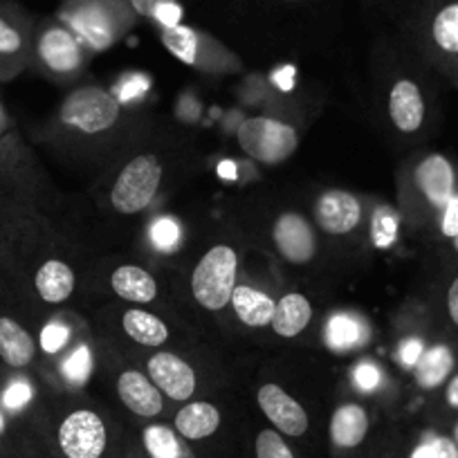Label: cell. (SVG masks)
<instances>
[{"label":"cell","mask_w":458,"mask_h":458,"mask_svg":"<svg viewBox=\"0 0 458 458\" xmlns=\"http://www.w3.org/2000/svg\"><path fill=\"white\" fill-rule=\"evenodd\" d=\"M135 16L129 0H65L61 7L65 28L95 50H104L117 41Z\"/></svg>","instance_id":"cell-1"},{"label":"cell","mask_w":458,"mask_h":458,"mask_svg":"<svg viewBox=\"0 0 458 458\" xmlns=\"http://www.w3.org/2000/svg\"><path fill=\"white\" fill-rule=\"evenodd\" d=\"M236 267L239 259L229 245L211 248L191 276V293L196 301L207 310H220L227 306L236 288Z\"/></svg>","instance_id":"cell-2"},{"label":"cell","mask_w":458,"mask_h":458,"mask_svg":"<svg viewBox=\"0 0 458 458\" xmlns=\"http://www.w3.org/2000/svg\"><path fill=\"white\" fill-rule=\"evenodd\" d=\"M55 447L61 458H108V425L92 409H74L56 425Z\"/></svg>","instance_id":"cell-3"},{"label":"cell","mask_w":458,"mask_h":458,"mask_svg":"<svg viewBox=\"0 0 458 458\" xmlns=\"http://www.w3.org/2000/svg\"><path fill=\"white\" fill-rule=\"evenodd\" d=\"M120 99L108 90L88 86L70 92L61 106V122L65 126L79 129L81 133H104L120 117Z\"/></svg>","instance_id":"cell-4"},{"label":"cell","mask_w":458,"mask_h":458,"mask_svg":"<svg viewBox=\"0 0 458 458\" xmlns=\"http://www.w3.org/2000/svg\"><path fill=\"white\" fill-rule=\"evenodd\" d=\"M236 138L241 148L263 165H279L288 160L299 147L297 131L270 117H252L243 122Z\"/></svg>","instance_id":"cell-5"},{"label":"cell","mask_w":458,"mask_h":458,"mask_svg":"<svg viewBox=\"0 0 458 458\" xmlns=\"http://www.w3.org/2000/svg\"><path fill=\"white\" fill-rule=\"evenodd\" d=\"M162 180V166L156 156H140L131 160L117 175L110 200L120 214H138L156 198Z\"/></svg>","instance_id":"cell-6"},{"label":"cell","mask_w":458,"mask_h":458,"mask_svg":"<svg viewBox=\"0 0 458 458\" xmlns=\"http://www.w3.org/2000/svg\"><path fill=\"white\" fill-rule=\"evenodd\" d=\"M32 52L56 74L74 72L83 61L79 38L64 23H43L32 37Z\"/></svg>","instance_id":"cell-7"},{"label":"cell","mask_w":458,"mask_h":458,"mask_svg":"<svg viewBox=\"0 0 458 458\" xmlns=\"http://www.w3.org/2000/svg\"><path fill=\"white\" fill-rule=\"evenodd\" d=\"M413 182H416L418 193L425 198L427 205L438 211L443 218V211L447 209L449 202L458 196V171L449 157L440 153L422 157L413 169Z\"/></svg>","instance_id":"cell-8"},{"label":"cell","mask_w":458,"mask_h":458,"mask_svg":"<svg viewBox=\"0 0 458 458\" xmlns=\"http://www.w3.org/2000/svg\"><path fill=\"white\" fill-rule=\"evenodd\" d=\"M34 30L23 12L0 0V77H10L21 68L32 47Z\"/></svg>","instance_id":"cell-9"},{"label":"cell","mask_w":458,"mask_h":458,"mask_svg":"<svg viewBox=\"0 0 458 458\" xmlns=\"http://www.w3.org/2000/svg\"><path fill=\"white\" fill-rule=\"evenodd\" d=\"M422 32L431 50L458 70V0H427Z\"/></svg>","instance_id":"cell-10"},{"label":"cell","mask_w":458,"mask_h":458,"mask_svg":"<svg viewBox=\"0 0 458 458\" xmlns=\"http://www.w3.org/2000/svg\"><path fill=\"white\" fill-rule=\"evenodd\" d=\"M259 407L272 427L288 438H301L310 429L306 409L279 385H263L259 389Z\"/></svg>","instance_id":"cell-11"},{"label":"cell","mask_w":458,"mask_h":458,"mask_svg":"<svg viewBox=\"0 0 458 458\" xmlns=\"http://www.w3.org/2000/svg\"><path fill=\"white\" fill-rule=\"evenodd\" d=\"M148 377L162 394L169 395L175 403L191 398L198 386L193 369L174 353L153 355L148 360Z\"/></svg>","instance_id":"cell-12"},{"label":"cell","mask_w":458,"mask_h":458,"mask_svg":"<svg viewBox=\"0 0 458 458\" xmlns=\"http://www.w3.org/2000/svg\"><path fill=\"white\" fill-rule=\"evenodd\" d=\"M272 236H275L276 250H279V254L285 261L301 266V263L312 261V257H315V232L299 214L281 216L276 220Z\"/></svg>","instance_id":"cell-13"},{"label":"cell","mask_w":458,"mask_h":458,"mask_svg":"<svg viewBox=\"0 0 458 458\" xmlns=\"http://www.w3.org/2000/svg\"><path fill=\"white\" fill-rule=\"evenodd\" d=\"M317 225L326 234H349L360 225L362 207L349 191H328L315 205Z\"/></svg>","instance_id":"cell-14"},{"label":"cell","mask_w":458,"mask_h":458,"mask_svg":"<svg viewBox=\"0 0 458 458\" xmlns=\"http://www.w3.org/2000/svg\"><path fill=\"white\" fill-rule=\"evenodd\" d=\"M389 114L400 133L413 135L427 120V104L420 86L411 79H400L389 92Z\"/></svg>","instance_id":"cell-15"},{"label":"cell","mask_w":458,"mask_h":458,"mask_svg":"<svg viewBox=\"0 0 458 458\" xmlns=\"http://www.w3.org/2000/svg\"><path fill=\"white\" fill-rule=\"evenodd\" d=\"M330 443L337 452H355L364 445L369 431H371V418L362 404H342L330 416Z\"/></svg>","instance_id":"cell-16"},{"label":"cell","mask_w":458,"mask_h":458,"mask_svg":"<svg viewBox=\"0 0 458 458\" xmlns=\"http://www.w3.org/2000/svg\"><path fill=\"white\" fill-rule=\"evenodd\" d=\"M37 358V342L19 319L0 315V362L12 371H23Z\"/></svg>","instance_id":"cell-17"},{"label":"cell","mask_w":458,"mask_h":458,"mask_svg":"<svg viewBox=\"0 0 458 458\" xmlns=\"http://www.w3.org/2000/svg\"><path fill=\"white\" fill-rule=\"evenodd\" d=\"M117 394L129 411L140 418H156L165 409L162 391L140 371H124L117 380Z\"/></svg>","instance_id":"cell-18"},{"label":"cell","mask_w":458,"mask_h":458,"mask_svg":"<svg viewBox=\"0 0 458 458\" xmlns=\"http://www.w3.org/2000/svg\"><path fill=\"white\" fill-rule=\"evenodd\" d=\"M34 290H37L38 299L50 306L68 301L70 294L74 290V272L68 263L56 261V259H47L38 266L34 272Z\"/></svg>","instance_id":"cell-19"},{"label":"cell","mask_w":458,"mask_h":458,"mask_svg":"<svg viewBox=\"0 0 458 458\" xmlns=\"http://www.w3.org/2000/svg\"><path fill=\"white\" fill-rule=\"evenodd\" d=\"M174 429L187 443L207 440L220 429V411L211 403H189L175 413Z\"/></svg>","instance_id":"cell-20"},{"label":"cell","mask_w":458,"mask_h":458,"mask_svg":"<svg viewBox=\"0 0 458 458\" xmlns=\"http://www.w3.org/2000/svg\"><path fill=\"white\" fill-rule=\"evenodd\" d=\"M413 369H416L418 386L438 389L456 373V355L447 344H431Z\"/></svg>","instance_id":"cell-21"},{"label":"cell","mask_w":458,"mask_h":458,"mask_svg":"<svg viewBox=\"0 0 458 458\" xmlns=\"http://www.w3.org/2000/svg\"><path fill=\"white\" fill-rule=\"evenodd\" d=\"M110 285L117 297L135 303H151L157 297V284L147 270L138 266H122L110 276Z\"/></svg>","instance_id":"cell-22"},{"label":"cell","mask_w":458,"mask_h":458,"mask_svg":"<svg viewBox=\"0 0 458 458\" xmlns=\"http://www.w3.org/2000/svg\"><path fill=\"white\" fill-rule=\"evenodd\" d=\"M312 319V306L303 294H285L279 299L275 306V315H272V328L281 337H294L301 333Z\"/></svg>","instance_id":"cell-23"},{"label":"cell","mask_w":458,"mask_h":458,"mask_svg":"<svg viewBox=\"0 0 458 458\" xmlns=\"http://www.w3.org/2000/svg\"><path fill=\"white\" fill-rule=\"evenodd\" d=\"M232 306H234L236 315L243 324L259 328V326L270 324L276 301H272L267 294L259 293V290L248 288V285H236L234 293H232Z\"/></svg>","instance_id":"cell-24"},{"label":"cell","mask_w":458,"mask_h":458,"mask_svg":"<svg viewBox=\"0 0 458 458\" xmlns=\"http://www.w3.org/2000/svg\"><path fill=\"white\" fill-rule=\"evenodd\" d=\"M142 445L148 458H189L182 436L169 425H148L142 431Z\"/></svg>","instance_id":"cell-25"},{"label":"cell","mask_w":458,"mask_h":458,"mask_svg":"<svg viewBox=\"0 0 458 458\" xmlns=\"http://www.w3.org/2000/svg\"><path fill=\"white\" fill-rule=\"evenodd\" d=\"M124 330L142 346H162L169 339V328L160 317L144 310H129L124 315Z\"/></svg>","instance_id":"cell-26"},{"label":"cell","mask_w":458,"mask_h":458,"mask_svg":"<svg viewBox=\"0 0 458 458\" xmlns=\"http://www.w3.org/2000/svg\"><path fill=\"white\" fill-rule=\"evenodd\" d=\"M367 339V326L353 315H335L326 326V344L333 351H351Z\"/></svg>","instance_id":"cell-27"},{"label":"cell","mask_w":458,"mask_h":458,"mask_svg":"<svg viewBox=\"0 0 458 458\" xmlns=\"http://www.w3.org/2000/svg\"><path fill=\"white\" fill-rule=\"evenodd\" d=\"M160 41L175 59H180L187 65L196 64L198 55H200V32L193 28H187L182 23L174 25V28H162Z\"/></svg>","instance_id":"cell-28"},{"label":"cell","mask_w":458,"mask_h":458,"mask_svg":"<svg viewBox=\"0 0 458 458\" xmlns=\"http://www.w3.org/2000/svg\"><path fill=\"white\" fill-rule=\"evenodd\" d=\"M254 458H297V454L284 434L276 429H263L254 440Z\"/></svg>","instance_id":"cell-29"},{"label":"cell","mask_w":458,"mask_h":458,"mask_svg":"<svg viewBox=\"0 0 458 458\" xmlns=\"http://www.w3.org/2000/svg\"><path fill=\"white\" fill-rule=\"evenodd\" d=\"M398 239V216L389 207H380L371 220V241L376 248L386 250Z\"/></svg>","instance_id":"cell-30"},{"label":"cell","mask_w":458,"mask_h":458,"mask_svg":"<svg viewBox=\"0 0 458 458\" xmlns=\"http://www.w3.org/2000/svg\"><path fill=\"white\" fill-rule=\"evenodd\" d=\"M34 398V386L30 385L25 377H14L12 382H7L5 391L0 394V407L5 409L7 413H21Z\"/></svg>","instance_id":"cell-31"},{"label":"cell","mask_w":458,"mask_h":458,"mask_svg":"<svg viewBox=\"0 0 458 458\" xmlns=\"http://www.w3.org/2000/svg\"><path fill=\"white\" fill-rule=\"evenodd\" d=\"M90 369H92V358H90V351L86 346H79L64 364V373L65 377L70 380V385L74 386H81L86 385L88 376H90Z\"/></svg>","instance_id":"cell-32"},{"label":"cell","mask_w":458,"mask_h":458,"mask_svg":"<svg viewBox=\"0 0 458 458\" xmlns=\"http://www.w3.org/2000/svg\"><path fill=\"white\" fill-rule=\"evenodd\" d=\"M151 236H153V243H156L160 250H174L180 241V225L175 223L174 218H169V216L157 218L156 223H153Z\"/></svg>","instance_id":"cell-33"},{"label":"cell","mask_w":458,"mask_h":458,"mask_svg":"<svg viewBox=\"0 0 458 458\" xmlns=\"http://www.w3.org/2000/svg\"><path fill=\"white\" fill-rule=\"evenodd\" d=\"M68 337H70L68 326L47 324L46 328L41 330V349L46 351V353H56V351L64 349Z\"/></svg>","instance_id":"cell-34"},{"label":"cell","mask_w":458,"mask_h":458,"mask_svg":"<svg viewBox=\"0 0 458 458\" xmlns=\"http://www.w3.org/2000/svg\"><path fill=\"white\" fill-rule=\"evenodd\" d=\"M355 386H358L362 394H371L377 385H380V371H377L376 364L371 362H360L355 369Z\"/></svg>","instance_id":"cell-35"},{"label":"cell","mask_w":458,"mask_h":458,"mask_svg":"<svg viewBox=\"0 0 458 458\" xmlns=\"http://www.w3.org/2000/svg\"><path fill=\"white\" fill-rule=\"evenodd\" d=\"M427 344L422 342L420 337H407L403 344H400L398 349V358L400 362L404 364V367H416L418 360L422 358V353H425Z\"/></svg>","instance_id":"cell-36"},{"label":"cell","mask_w":458,"mask_h":458,"mask_svg":"<svg viewBox=\"0 0 458 458\" xmlns=\"http://www.w3.org/2000/svg\"><path fill=\"white\" fill-rule=\"evenodd\" d=\"M445 312L449 324L458 330V275H454L445 288Z\"/></svg>","instance_id":"cell-37"},{"label":"cell","mask_w":458,"mask_h":458,"mask_svg":"<svg viewBox=\"0 0 458 458\" xmlns=\"http://www.w3.org/2000/svg\"><path fill=\"white\" fill-rule=\"evenodd\" d=\"M443 386H445V398H443L445 409H447V413H454V416L458 418V371L454 373Z\"/></svg>","instance_id":"cell-38"},{"label":"cell","mask_w":458,"mask_h":458,"mask_svg":"<svg viewBox=\"0 0 458 458\" xmlns=\"http://www.w3.org/2000/svg\"><path fill=\"white\" fill-rule=\"evenodd\" d=\"M10 454H12V458H55V456H50V454H46V456H38V454L32 449V445H28L25 449H12Z\"/></svg>","instance_id":"cell-39"},{"label":"cell","mask_w":458,"mask_h":458,"mask_svg":"<svg viewBox=\"0 0 458 458\" xmlns=\"http://www.w3.org/2000/svg\"><path fill=\"white\" fill-rule=\"evenodd\" d=\"M449 245H452L454 254H456V257H458V236H454V239H452V241H449Z\"/></svg>","instance_id":"cell-40"},{"label":"cell","mask_w":458,"mask_h":458,"mask_svg":"<svg viewBox=\"0 0 458 458\" xmlns=\"http://www.w3.org/2000/svg\"><path fill=\"white\" fill-rule=\"evenodd\" d=\"M284 3H303V0H284Z\"/></svg>","instance_id":"cell-41"},{"label":"cell","mask_w":458,"mask_h":458,"mask_svg":"<svg viewBox=\"0 0 458 458\" xmlns=\"http://www.w3.org/2000/svg\"><path fill=\"white\" fill-rule=\"evenodd\" d=\"M3 458H12V454H7V456H3Z\"/></svg>","instance_id":"cell-42"},{"label":"cell","mask_w":458,"mask_h":458,"mask_svg":"<svg viewBox=\"0 0 458 458\" xmlns=\"http://www.w3.org/2000/svg\"><path fill=\"white\" fill-rule=\"evenodd\" d=\"M0 120H3V110H0Z\"/></svg>","instance_id":"cell-43"}]
</instances>
